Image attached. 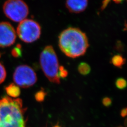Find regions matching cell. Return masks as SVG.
<instances>
[{
    "label": "cell",
    "mask_w": 127,
    "mask_h": 127,
    "mask_svg": "<svg viewBox=\"0 0 127 127\" xmlns=\"http://www.w3.org/2000/svg\"><path fill=\"white\" fill-rule=\"evenodd\" d=\"M59 45L64 54L73 59L84 55L89 47L86 34L74 27H69L61 32Z\"/></svg>",
    "instance_id": "1"
},
{
    "label": "cell",
    "mask_w": 127,
    "mask_h": 127,
    "mask_svg": "<svg viewBox=\"0 0 127 127\" xmlns=\"http://www.w3.org/2000/svg\"><path fill=\"white\" fill-rule=\"evenodd\" d=\"M22 100L4 96L0 99V127H26Z\"/></svg>",
    "instance_id": "2"
},
{
    "label": "cell",
    "mask_w": 127,
    "mask_h": 127,
    "mask_svg": "<svg viewBox=\"0 0 127 127\" xmlns=\"http://www.w3.org/2000/svg\"><path fill=\"white\" fill-rule=\"evenodd\" d=\"M40 62L42 70L49 81L53 83L60 84L59 61L52 46H47L44 48L40 55Z\"/></svg>",
    "instance_id": "3"
},
{
    "label": "cell",
    "mask_w": 127,
    "mask_h": 127,
    "mask_svg": "<svg viewBox=\"0 0 127 127\" xmlns=\"http://www.w3.org/2000/svg\"><path fill=\"white\" fill-rule=\"evenodd\" d=\"M5 16L12 21L20 22L25 19L29 14V8L23 0H8L3 6Z\"/></svg>",
    "instance_id": "4"
},
{
    "label": "cell",
    "mask_w": 127,
    "mask_h": 127,
    "mask_svg": "<svg viewBox=\"0 0 127 127\" xmlns=\"http://www.w3.org/2000/svg\"><path fill=\"white\" fill-rule=\"evenodd\" d=\"M17 33L19 38L24 42L32 43L40 37L41 27L39 24L34 20L25 19L20 22Z\"/></svg>",
    "instance_id": "5"
},
{
    "label": "cell",
    "mask_w": 127,
    "mask_h": 127,
    "mask_svg": "<svg viewBox=\"0 0 127 127\" xmlns=\"http://www.w3.org/2000/svg\"><path fill=\"white\" fill-rule=\"evenodd\" d=\"M13 80L17 86L28 88L33 86L36 82L37 78L36 73L30 66L21 65L15 69Z\"/></svg>",
    "instance_id": "6"
},
{
    "label": "cell",
    "mask_w": 127,
    "mask_h": 127,
    "mask_svg": "<svg viewBox=\"0 0 127 127\" xmlns=\"http://www.w3.org/2000/svg\"><path fill=\"white\" fill-rule=\"evenodd\" d=\"M16 36V32L10 23H0V47L5 48L13 45Z\"/></svg>",
    "instance_id": "7"
},
{
    "label": "cell",
    "mask_w": 127,
    "mask_h": 127,
    "mask_svg": "<svg viewBox=\"0 0 127 127\" xmlns=\"http://www.w3.org/2000/svg\"><path fill=\"white\" fill-rule=\"evenodd\" d=\"M88 0H66V7L73 13H80L84 11L88 6Z\"/></svg>",
    "instance_id": "8"
},
{
    "label": "cell",
    "mask_w": 127,
    "mask_h": 127,
    "mask_svg": "<svg viewBox=\"0 0 127 127\" xmlns=\"http://www.w3.org/2000/svg\"><path fill=\"white\" fill-rule=\"evenodd\" d=\"M112 64L116 67L121 68L126 62V60L121 55H115L111 59Z\"/></svg>",
    "instance_id": "9"
},
{
    "label": "cell",
    "mask_w": 127,
    "mask_h": 127,
    "mask_svg": "<svg viewBox=\"0 0 127 127\" xmlns=\"http://www.w3.org/2000/svg\"><path fill=\"white\" fill-rule=\"evenodd\" d=\"M6 91L9 95L14 98L18 96L20 94V91L18 86L15 84H11L6 88Z\"/></svg>",
    "instance_id": "10"
},
{
    "label": "cell",
    "mask_w": 127,
    "mask_h": 127,
    "mask_svg": "<svg viewBox=\"0 0 127 127\" xmlns=\"http://www.w3.org/2000/svg\"><path fill=\"white\" fill-rule=\"evenodd\" d=\"M78 70L79 73L82 75H87L91 72V66L86 63L82 62L79 64Z\"/></svg>",
    "instance_id": "11"
},
{
    "label": "cell",
    "mask_w": 127,
    "mask_h": 127,
    "mask_svg": "<svg viewBox=\"0 0 127 127\" xmlns=\"http://www.w3.org/2000/svg\"><path fill=\"white\" fill-rule=\"evenodd\" d=\"M47 95V93L43 89H41L40 91L37 92L35 94V98L38 102H43Z\"/></svg>",
    "instance_id": "12"
},
{
    "label": "cell",
    "mask_w": 127,
    "mask_h": 127,
    "mask_svg": "<svg viewBox=\"0 0 127 127\" xmlns=\"http://www.w3.org/2000/svg\"><path fill=\"white\" fill-rule=\"evenodd\" d=\"M116 86L119 90H124L127 87L126 80L123 78H119L115 82Z\"/></svg>",
    "instance_id": "13"
},
{
    "label": "cell",
    "mask_w": 127,
    "mask_h": 127,
    "mask_svg": "<svg viewBox=\"0 0 127 127\" xmlns=\"http://www.w3.org/2000/svg\"><path fill=\"white\" fill-rule=\"evenodd\" d=\"M6 77V71L4 66L0 63V84L4 81Z\"/></svg>",
    "instance_id": "14"
},
{
    "label": "cell",
    "mask_w": 127,
    "mask_h": 127,
    "mask_svg": "<svg viewBox=\"0 0 127 127\" xmlns=\"http://www.w3.org/2000/svg\"><path fill=\"white\" fill-rule=\"evenodd\" d=\"M68 71L63 66H60L59 69V76L60 78H65L68 76Z\"/></svg>",
    "instance_id": "15"
},
{
    "label": "cell",
    "mask_w": 127,
    "mask_h": 127,
    "mask_svg": "<svg viewBox=\"0 0 127 127\" xmlns=\"http://www.w3.org/2000/svg\"><path fill=\"white\" fill-rule=\"evenodd\" d=\"M113 1L114 2H115V3H120L122 2H123V1H124V0H104L103 2H102V4L101 6V9L102 10H103L108 5L110 2H111V1Z\"/></svg>",
    "instance_id": "16"
},
{
    "label": "cell",
    "mask_w": 127,
    "mask_h": 127,
    "mask_svg": "<svg viewBox=\"0 0 127 127\" xmlns=\"http://www.w3.org/2000/svg\"><path fill=\"white\" fill-rule=\"evenodd\" d=\"M102 104L104 106L108 107L112 104V101L109 97H105L102 100Z\"/></svg>",
    "instance_id": "17"
},
{
    "label": "cell",
    "mask_w": 127,
    "mask_h": 127,
    "mask_svg": "<svg viewBox=\"0 0 127 127\" xmlns=\"http://www.w3.org/2000/svg\"><path fill=\"white\" fill-rule=\"evenodd\" d=\"M127 108H123V109L122 110L121 112V115L122 116V117H125V116L127 115Z\"/></svg>",
    "instance_id": "18"
},
{
    "label": "cell",
    "mask_w": 127,
    "mask_h": 127,
    "mask_svg": "<svg viewBox=\"0 0 127 127\" xmlns=\"http://www.w3.org/2000/svg\"><path fill=\"white\" fill-rule=\"evenodd\" d=\"M53 127H61L60 125H59V124H57V125H55Z\"/></svg>",
    "instance_id": "19"
}]
</instances>
